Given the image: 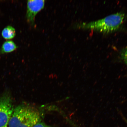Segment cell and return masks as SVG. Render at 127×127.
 Here are the masks:
<instances>
[{
  "instance_id": "obj_5",
  "label": "cell",
  "mask_w": 127,
  "mask_h": 127,
  "mask_svg": "<svg viewBox=\"0 0 127 127\" xmlns=\"http://www.w3.org/2000/svg\"><path fill=\"white\" fill-rule=\"evenodd\" d=\"M18 47L13 41H7L2 44L0 50V53L1 54L9 53L14 51Z\"/></svg>"
},
{
  "instance_id": "obj_10",
  "label": "cell",
  "mask_w": 127,
  "mask_h": 127,
  "mask_svg": "<svg viewBox=\"0 0 127 127\" xmlns=\"http://www.w3.org/2000/svg\"><path fill=\"white\" fill-rule=\"evenodd\" d=\"M74 127H78L77 126H76V125H74Z\"/></svg>"
},
{
  "instance_id": "obj_1",
  "label": "cell",
  "mask_w": 127,
  "mask_h": 127,
  "mask_svg": "<svg viewBox=\"0 0 127 127\" xmlns=\"http://www.w3.org/2000/svg\"><path fill=\"white\" fill-rule=\"evenodd\" d=\"M124 13H117L96 21L78 23L74 28L92 30L104 33H109L117 31L121 27L126 19Z\"/></svg>"
},
{
  "instance_id": "obj_7",
  "label": "cell",
  "mask_w": 127,
  "mask_h": 127,
  "mask_svg": "<svg viewBox=\"0 0 127 127\" xmlns=\"http://www.w3.org/2000/svg\"><path fill=\"white\" fill-rule=\"evenodd\" d=\"M121 58L127 65V47L122 51L121 54Z\"/></svg>"
},
{
  "instance_id": "obj_8",
  "label": "cell",
  "mask_w": 127,
  "mask_h": 127,
  "mask_svg": "<svg viewBox=\"0 0 127 127\" xmlns=\"http://www.w3.org/2000/svg\"><path fill=\"white\" fill-rule=\"evenodd\" d=\"M34 127H50L43 122H40L36 124Z\"/></svg>"
},
{
  "instance_id": "obj_3",
  "label": "cell",
  "mask_w": 127,
  "mask_h": 127,
  "mask_svg": "<svg viewBox=\"0 0 127 127\" xmlns=\"http://www.w3.org/2000/svg\"><path fill=\"white\" fill-rule=\"evenodd\" d=\"M13 109L9 94H6L0 97V127H8Z\"/></svg>"
},
{
  "instance_id": "obj_9",
  "label": "cell",
  "mask_w": 127,
  "mask_h": 127,
  "mask_svg": "<svg viewBox=\"0 0 127 127\" xmlns=\"http://www.w3.org/2000/svg\"><path fill=\"white\" fill-rule=\"evenodd\" d=\"M123 118L124 119V120H125V122H126V123L127 124V120L126 118H125L124 117H123Z\"/></svg>"
},
{
  "instance_id": "obj_6",
  "label": "cell",
  "mask_w": 127,
  "mask_h": 127,
  "mask_svg": "<svg viewBox=\"0 0 127 127\" xmlns=\"http://www.w3.org/2000/svg\"><path fill=\"white\" fill-rule=\"evenodd\" d=\"M1 35L5 39H10L13 38L16 35L15 28L10 26H8L2 30Z\"/></svg>"
},
{
  "instance_id": "obj_2",
  "label": "cell",
  "mask_w": 127,
  "mask_h": 127,
  "mask_svg": "<svg viewBox=\"0 0 127 127\" xmlns=\"http://www.w3.org/2000/svg\"><path fill=\"white\" fill-rule=\"evenodd\" d=\"M40 121V114L37 109L21 105L13 109L8 127H34Z\"/></svg>"
},
{
  "instance_id": "obj_4",
  "label": "cell",
  "mask_w": 127,
  "mask_h": 127,
  "mask_svg": "<svg viewBox=\"0 0 127 127\" xmlns=\"http://www.w3.org/2000/svg\"><path fill=\"white\" fill-rule=\"evenodd\" d=\"M45 1L44 0L28 1L26 17L28 23L31 26H35L34 21L35 16L44 8Z\"/></svg>"
}]
</instances>
